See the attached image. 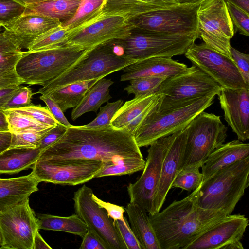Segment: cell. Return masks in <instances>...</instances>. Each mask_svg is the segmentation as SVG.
Returning a JSON list of instances; mask_svg holds the SVG:
<instances>
[{
  "label": "cell",
  "instance_id": "cell-1",
  "mask_svg": "<svg viewBox=\"0 0 249 249\" xmlns=\"http://www.w3.org/2000/svg\"><path fill=\"white\" fill-rule=\"evenodd\" d=\"M132 158L143 156L133 135L125 128L71 125L61 137L41 152L39 159L53 163L92 160L111 165Z\"/></svg>",
  "mask_w": 249,
  "mask_h": 249
},
{
  "label": "cell",
  "instance_id": "cell-2",
  "mask_svg": "<svg viewBox=\"0 0 249 249\" xmlns=\"http://www.w3.org/2000/svg\"><path fill=\"white\" fill-rule=\"evenodd\" d=\"M201 185L188 196L174 201L162 211L148 214L160 249H184L227 215L224 212L198 206Z\"/></svg>",
  "mask_w": 249,
  "mask_h": 249
},
{
  "label": "cell",
  "instance_id": "cell-3",
  "mask_svg": "<svg viewBox=\"0 0 249 249\" xmlns=\"http://www.w3.org/2000/svg\"><path fill=\"white\" fill-rule=\"evenodd\" d=\"M106 2L77 26L68 30L66 45L90 51L116 40H124L136 29L134 19L140 12L116 9Z\"/></svg>",
  "mask_w": 249,
  "mask_h": 249
},
{
  "label": "cell",
  "instance_id": "cell-4",
  "mask_svg": "<svg viewBox=\"0 0 249 249\" xmlns=\"http://www.w3.org/2000/svg\"><path fill=\"white\" fill-rule=\"evenodd\" d=\"M215 93L158 110L156 105L135 131L139 148L147 147L158 139L184 129L198 114L213 103Z\"/></svg>",
  "mask_w": 249,
  "mask_h": 249
},
{
  "label": "cell",
  "instance_id": "cell-5",
  "mask_svg": "<svg viewBox=\"0 0 249 249\" xmlns=\"http://www.w3.org/2000/svg\"><path fill=\"white\" fill-rule=\"evenodd\" d=\"M249 184V156L224 167L203 182L199 207L231 214Z\"/></svg>",
  "mask_w": 249,
  "mask_h": 249
},
{
  "label": "cell",
  "instance_id": "cell-6",
  "mask_svg": "<svg viewBox=\"0 0 249 249\" xmlns=\"http://www.w3.org/2000/svg\"><path fill=\"white\" fill-rule=\"evenodd\" d=\"M110 43L89 51L68 70L39 89L37 93L46 95L57 88L69 84L100 79L134 63L123 53H116L109 45Z\"/></svg>",
  "mask_w": 249,
  "mask_h": 249
},
{
  "label": "cell",
  "instance_id": "cell-7",
  "mask_svg": "<svg viewBox=\"0 0 249 249\" xmlns=\"http://www.w3.org/2000/svg\"><path fill=\"white\" fill-rule=\"evenodd\" d=\"M89 51L65 45L37 51H24L16 71L24 83L43 86L57 77Z\"/></svg>",
  "mask_w": 249,
  "mask_h": 249
},
{
  "label": "cell",
  "instance_id": "cell-8",
  "mask_svg": "<svg viewBox=\"0 0 249 249\" xmlns=\"http://www.w3.org/2000/svg\"><path fill=\"white\" fill-rule=\"evenodd\" d=\"M186 140L180 168L201 167L209 155L224 143L227 127L220 116L204 111L196 116L184 128Z\"/></svg>",
  "mask_w": 249,
  "mask_h": 249
},
{
  "label": "cell",
  "instance_id": "cell-9",
  "mask_svg": "<svg viewBox=\"0 0 249 249\" xmlns=\"http://www.w3.org/2000/svg\"><path fill=\"white\" fill-rule=\"evenodd\" d=\"M135 31L123 40L124 55L134 62L183 54L198 38L196 34H167L137 28Z\"/></svg>",
  "mask_w": 249,
  "mask_h": 249
},
{
  "label": "cell",
  "instance_id": "cell-10",
  "mask_svg": "<svg viewBox=\"0 0 249 249\" xmlns=\"http://www.w3.org/2000/svg\"><path fill=\"white\" fill-rule=\"evenodd\" d=\"M222 89L213 79L192 64L163 80L158 92L160 98L156 108L163 109L212 93L219 95Z\"/></svg>",
  "mask_w": 249,
  "mask_h": 249
},
{
  "label": "cell",
  "instance_id": "cell-11",
  "mask_svg": "<svg viewBox=\"0 0 249 249\" xmlns=\"http://www.w3.org/2000/svg\"><path fill=\"white\" fill-rule=\"evenodd\" d=\"M197 34L208 46L232 59L231 39L235 30L225 0H205L197 11Z\"/></svg>",
  "mask_w": 249,
  "mask_h": 249
},
{
  "label": "cell",
  "instance_id": "cell-12",
  "mask_svg": "<svg viewBox=\"0 0 249 249\" xmlns=\"http://www.w3.org/2000/svg\"><path fill=\"white\" fill-rule=\"evenodd\" d=\"M178 132L160 138L149 145L142 175L127 187L130 202L142 206L149 214L153 213V202L164 159Z\"/></svg>",
  "mask_w": 249,
  "mask_h": 249
},
{
  "label": "cell",
  "instance_id": "cell-13",
  "mask_svg": "<svg viewBox=\"0 0 249 249\" xmlns=\"http://www.w3.org/2000/svg\"><path fill=\"white\" fill-rule=\"evenodd\" d=\"M200 4L178 3L142 14L134 19L136 28L167 34H197Z\"/></svg>",
  "mask_w": 249,
  "mask_h": 249
},
{
  "label": "cell",
  "instance_id": "cell-14",
  "mask_svg": "<svg viewBox=\"0 0 249 249\" xmlns=\"http://www.w3.org/2000/svg\"><path fill=\"white\" fill-rule=\"evenodd\" d=\"M38 230V219L29 198L0 212V249H32Z\"/></svg>",
  "mask_w": 249,
  "mask_h": 249
},
{
  "label": "cell",
  "instance_id": "cell-15",
  "mask_svg": "<svg viewBox=\"0 0 249 249\" xmlns=\"http://www.w3.org/2000/svg\"><path fill=\"white\" fill-rule=\"evenodd\" d=\"M184 54L193 65L213 79L222 88L238 89L249 87L245 83L233 59L205 43H194Z\"/></svg>",
  "mask_w": 249,
  "mask_h": 249
},
{
  "label": "cell",
  "instance_id": "cell-16",
  "mask_svg": "<svg viewBox=\"0 0 249 249\" xmlns=\"http://www.w3.org/2000/svg\"><path fill=\"white\" fill-rule=\"evenodd\" d=\"M93 193L85 184L74 192L75 214L98 235L108 249H127L113 220L92 199Z\"/></svg>",
  "mask_w": 249,
  "mask_h": 249
},
{
  "label": "cell",
  "instance_id": "cell-17",
  "mask_svg": "<svg viewBox=\"0 0 249 249\" xmlns=\"http://www.w3.org/2000/svg\"><path fill=\"white\" fill-rule=\"evenodd\" d=\"M104 164L102 161L92 160L53 163L38 159L32 167L40 182L73 186L94 178Z\"/></svg>",
  "mask_w": 249,
  "mask_h": 249
},
{
  "label": "cell",
  "instance_id": "cell-18",
  "mask_svg": "<svg viewBox=\"0 0 249 249\" xmlns=\"http://www.w3.org/2000/svg\"><path fill=\"white\" fill-rule=\"evenodd\" d=\"M218 96L224 119L238 140L249 138V87L238 89L222 88Z\"/></svg>",
  "mask_w": 249,
  "mask_h": 249
},
{
  "label": "cell",
  "instance_id": "cell-19",
  "mask_svg": "<svg viewBox=\"0 0 249 249\" xmlns=\"http://www.w3.org/2000/svg\"><path fill=\"white\" fill-rule=\"evenodd\" d=\"M248 225L244 215H227L184 249H221L229 243L241 240Z\"/></svg>",
  "mask_w": 249,
  "mask_h": 249
},
{
  "label": "cell",
  "instance_id": "cell-20",
  "mask_svg": "<svg viewBox=\"0 0 249 249\" xmlns=\"http://www.w3.org/2000/svg\"><path fill=\"white\" fill-rule=\"evenodd\" d=\"M58 19L36 13L24 14L3 26V32L20 49H28L39 36L61 25Z\"/></svg>",
  "mask_w": 249,
  "mask_h": 249
},
{
  "label": "cell",
  "instance_id": "cell-21",
  "mask_svg": "<svg viewBox=\"0 0 249 249\" xmlns=\"http://www.w3.org/2000/svg\"><path fill=\"white\" fill-rule=\"evenodd\" d=\"M186 140L185 129L177 133L164 159L160 181L153 202V213H158L162 208L167 195L178 173L184 152Z\"/></svg>",
  "mask_w": 249,
  "mask_h": 249
},
{
  "label": "cell",
  "instance_id": "cell-22",
  "mask_svg": "<svg viewBox=\"0 0 249 249\" xmlns=\"http://www.w3.org/2000/svg\"><path fill=\"white\" fill-rule=\"evenodd\" d=\"M185 64L170 57H152L132 63L122 70L121 81L144 77H160L165 78L177 74L187 68Z\"/></svg>",
  "mask_w": 249,
  "mask_h": 249
},
{
  "label": "cell",
  "instance_id": "cell-23",
  "mask_svg": "<svg viewBox=\"0 0 249 249\" xmlns=\"http://www.w3.org/2000/svg\"><path fill=\"white\" fill-rule=\"evenodd\" d=\"M249 156V143H243L238 140L223 143L209 155L201 167L203 182L218 170Z\"/></svg>",
  "mask_w": 249,
  "mask_h": 249
},
{
  "label": "cell",
  "instance_id": "cell-24",
  "mask_svg": "<svg viewBox=\"0 0 249 249\" xmlns=\"http://www.w3.org/2000/svg\"><path fill=\"white\" fill-rule=\"evenodd\" d=\"M39 183L32 171L17 178H0V212L28 198L38 190Z\"/></svg>",
  "mask_w": 249,
  "mask_h": 249
},
{
  "label": "cell",
  "instance_id": "cell-25",
  "mask_svg": "<svg viewBox=\"0 0 249 249\" xmlns=\"http://www.w3.org/2000/svg\"><path fill=\"white\" fill-rule=\"evenodd\" d=\"M130 228L142 249H160L146 211L136 203L130 202L124 208Z\"/></svg>",
  "mask_w": 249,
  "mask_h": 249
},
{
  "label": "cell",
  "instance_id": "cell-26",
  "mask_svg": "<svg viewBox=\"0 0 249 249\" xmlns=\"http://www.w3.org/2000/svg\"><path fill=\"white\" fill-rule=\"evenodd\" d=\"M39 148H9L0 153V174H13L26 170L39 159Z\"/></svg>",
  "mask_w": 249,
  "mask_h": 249
},
{
  "label": "cell",
  "instance_id": "cell-27",
  "mask_svg": "<svg viewBox=\"0 0 249 249\" xmlns=\"http://www.w3.org/2000/svg\"><path fill=\"white\" fill-rule=\"evenodd\" d=\"M159 92L134 97L126 101L117 110L111 121V126L116 129H123L145 109L158 103Z\"/></svg>",
  "mask_w": 249,
  "mask_h": 249
},
{
  "label": "cell",
  "instance_id": "cell-28",
  "mask_svg": "<svg viewBox=\"0 0 249 249\" xmlns=\"http://www.w3.org/2000/svg\"><path fill=\"white\" fill-rule=\"evenodd\" d=\"M113 83L110 79L103 78L98 80L87 91L79 104L73 108L71 119L75 120L87 112H97L102 104L112 98L109 88Z\"/></svg>",
  "mask_w": 249,
  "mask_h": 249
},
{
  "label": "cell",
  "instance_id": "cell-29",
  "mask_svg": "<svg viewBox=\"0 0 249 249\" xmlns=\"http://www.w3.org/2000/svg\"><path fill=\"white\" fill-rule=\"evenodd\" d=\"M82 0H45L26 4L24 14H39L64 22L74 16Z\"/></svg>",
  "mask_w": 249,
  "mask_h": 249
},
{
  "label": "cell",
  "instance_id": "cell-30",
  "mask_svg": "<svg viewBox=\"0 0 249 249\" xmlns=\"http://www.w3.org/2000/svg\"><path fill=\"white\" fill-rule=\"evenodd\" d=\"M99 80H89L69 84L53 89L46 95L53 100L64 112L68 109L76 107L87 91Z\"/></svg>",
  "mask_w": 249,
  "mask_h": 249
},
{
  "label": "cell",
  "instance_id": "cell-31",
  "mask_svg": "<svg viewBox=\"0 0 249 249\" xmlns=\"http://www.w3.org/2000/svg\"><path fill=\"white\" fill-rule=\"evenodd\" d=\"M37 217L39 230L64 231L82 238L88 231L86 224L76 214L67 217L39 214Z\"/></svg>",
  "mask_w": 249,
  "mask_h": 249
},
{
  "label": "cell",
  "instance_id": "cell-32",
  "mask_svg": "<svg viewBox=\"0 0 249 249\" xmlns=\"http://www.w3.org/2000/svg\"><path fill=\"white\" fill-rule=\"evenodd\" d=\"M68 30L62 24L37 37L29 46L30 52L41 51L64 46L68 39Z\"/></svg>",
  "mask_w": 249,
  "mask_h": 249
},
{
  "label": "cell",
  "instance_id": "cell-33",
  "mask_svg": "<svg viewBox=\"0 0 249 249\" xmlns=\"http://www.w3.org/2000/svg\"><path fill=\"white\" fill-rule=\"evenodd\" d=\"M179 3L176 0H106V5L116 9H128L144 13Z\"/></svg>",
  "mask_w": 249,
  "mask_h": 249
},
{
  "label": "cell",
  "instance_id": "cell-34",
  "mask_svg": "<svg viewBox=\"0 0 249 249\" xmlns=\"http://www.w3.org/2000/svg\"><path fill=\"white\" fill-rule=\"evenodd\" d=\"M145 161L143 158L124 159L116 164L104 165L96 174L94 178L110 176H121L131 174L143 170Z\"/></svg>",
  "mask_w": 249,
  "mask_h": 249
},
{
  "label": "cell",
  "instance_id": "cell-35",
  "mask_svg": "<svg viewBox=\"0 0 249 249\" xmlns=\"http://www.w3.org/2000/svg\"><path fill=\"white\" fill-rule=\"evenodd\" d=\"M4 111L8 122L9 131L11 133L29 130H45L53 127L14 110L7 109Z\"/></svg>",
  "mask_w": 249,
  "mask_h": 249
},
{
  "label": "cell",
  "instance_id": "cell-36",
  "mask_svg": "<svg viewBox=\"0 0 249 249\" xmlns=\"http://www.w3.org/2000/svg\"><path fill=\"white\" fill-rule=\"evenodd\" d=\"M23 53L3 31L0 32V69H15Z\"/></svg>",
  "mask_w": 249,
  "mask_h": 249
},
{
  "label": "cell",
  "instance_id": "cell-37",
  "mask_svg": "<svg viewBox=\"0 0 249 249\" xmlns=\"http://www.w3.org/2000/svg\"><path fill=\"white\" fill-rule=\"evenodd\" d=\"M165 78L144 77L130 80V84L124 88L128 94H133L134 97L154 94L159 92L161 83Z\"/></svg>",
  "mask_w": 249,
  "mask_h": 249
},
{
  "label": "cell",
  "instance_id": "cell-38",
  "mask_svg": "<svg viewBox=\"0 0 249 249\" xmlns=\"http://www.w3.org/2000/svg\"><path fill=\"white\" fill-rule=\"evenodd\" d=\"M198 166L184 168L177 175L172 187L179 188L187 191H194L203 182V176Z\"/></svg>",
  "mask_w": 249,
  "mask_h": 249
},
{
  "label": "cell",
  "instance_id": "cell-39",
  "mask_svg": "<svg viewBox=\"0 0 249 249\" xmlns=\"http://www.w3.org/2000/svg\"><path fill=\"white\" fill-rule=\"evenodd\" d=\"M50 129L29 130L12 133L11 142L9 148L19 147L37 148L42 137Z\"/></svg>",
  "mask_w": 249,
  "mask_h": 249
},
{
  "label": "cell",
  "instance_id": "cell-40",
  "mask_svg": "<svg viewBox=\"0 0 249 249\" xmlns=\"http://www.w3.org/2000/svg\"><path fill=\"white\" fill-rule=\"evenodd\" d=\"M106 2V0H82L74 16L63 22L62 26L71 29L83 21L89 15Z\"/></svg>",
  "mask_w": 249,
  "mask_h": 249
},
{
  "label": "cell",
  "instance_id": "cell-41",
  "mask_svg": "<svg viewBox=\"0 0 249 249\" xmlns=\"http://www.w3.org/2000/svg\"><path fill=\"white\" fill-rule=\"evenodd\" d=\"M123 104V100L122 99L107 103L105 106L100 107L99 113L92 121L84 126L89 128H101L110 126L113 116Z\"/></svg>",
  "mask_w": 249,
  "mask_h": 249
},
{
  "label": "cell",
  "instance_id": "cell-42",
  "mask_svg": "<svg viewBox=\"0 0 249 249\" xmlns=\"http://www.w3.org/2000/svg\"><path fill=\"white\" fill-rule=\"evenodd\" d=\"M26 5L17 0H0V23L2 27L24 14Z\"/></svg>",
  "mask_w": 249,
  "mask_h": 249
},
{
  "label": "cell",
  "instance_id": "cell-43",
  "mask_svg": "<svg viewBox=\"0 0 249 249\" xmlns=\"http://www.w3.org/2000/svg\"><path fill=\"white\" fill-rule=\"evenodd\" d=\"M28 115L36 121L52 127L58 123L47 107L40 105H33L17 109H10Z\"/></svg>",
  "mask_w": 249,
  "mask_h": 249
},
{
  "label": "cell",
  "instance_id": "cell-44",
  "mask_svg": "<svg viewBox=\"0 0 249 249\" xmlns=\"http://www.w3.org/2000/svg\"><path fill=\"white\" fill-rule=\"evenodd\" d=\"M226 3L234 27L240 34L249 36V14L228 2Z\"/></svg>",
  "mask_w": 249,
  "mask_h": 249
},
{
  "label": "cell",
  "instance_id": "cell-45",
  "mask_svg": "<svg viewBox=\"0 0 249 249\" xmlns=\"http://www.w3.org/2000/svg\"><path fill=\"white\" fill-rule=\"evenodd\" d=\"M33 93L28 87L19 86L15 93L1 109H17L31 106Z\"/></svg>",
  "mask_w": 249,
  "mask_h": 249
},
{
  "label": "cell",
  "instance_id": "cell-46",
  "mask_svg": "<svg viewBox=\"0 0 249 249\" xmlns=\"http://www.w3.org/2000/svg\"><path fill=\"white\" fill-rule=\"evenodd\" d=\"M113 223L122 236L127 249H142L125 217L124 220H113Z\"/></svg>",
  "mask_w": 249,
  "mask_h": 249
},
{
  "label": "cell",
  "instance_id": "cell-47",
  "mask_svg": "<svg viewBox=\"0 0 249 249\" xmlns=\"http://www.w3.org/2000/svg\"><path fill=\"white\" fill-rule=\"evenodd\" d=\"M231 53L245 83L249 86V55L231 47Z\"/></svg>",
  "mask_w": 249,
  "mask_h": 249
},
{
  "label": "cell",
  "instance_id": "cell-48",
  "mask_svg": "<svg viewBox=\"0 0 249 249\" xmlns=\"http://www.w3.org/2000/svg\"><path fill=\"white\" fill-rule=\"evenodd\" d=\"M68 126L58 123L49 130L40 141L38 148L42 151L55 142L65 133Z\"/></svg>",
  "mask_w": 249,
  "mask_h": 249
},
{
  "label": "cell",
  "instance_id": "cell-49",
  "mask_svg": "<svg viewBox=\"0 0 249 249\" xmlns=\"http://www.w3.org/2000/svg\"><path fill=\"white\" fill-rule=\"evenodd\" d=\"M92 198L99 207L107 211V215L113 220L124 219L125 209L124 207L105 202L97 197L94 193L92 194Z\"/></svg>",
  "mask_w": 249,
  "mask_h": 249
},
{
  "label": "cell",
  "instance_id": "cell-50",
  "mask_svg": "<svg viewBox=\"0 0 249 249\" xmlns=\"http://www.w3.org/2000/svg\"><path fill=\"white\" fill-rule=\"evenodd\" d=\"M80 249H108L98 235L89 227L82 237Z\"/></svg>",
  "mask_w": 249,
  "mask_h": 249
},
{
  "label": "cell",
  "instance_id": "cell-51",
  "mask_svg": "<svg viewBox=\"0 0 249 249\" xmlns=\"http://www.w3.org/2000/svg\"><path fill=\"white\" fill-rule=\"evenodd\" d=\"M23 83V81L18 75L16 69H0V89L17 87Z\"/></svg>",
  "mask_w": 249,
  "mask_h": 249
},
{
  "label": "cell",
  "instance_id": "cell-52",
  "mask_svg": "<svg viewBox=\"0 0 249 249\" xmlns=\"http://www.w3.org/2000/svg\"><path fill=\"white\" fill-rule=\"evenodd\" d=\"M39 98L45 103L49 111L59 123L68 127L71 125L59 106L53 100L46 95H42Z\"/></svg>",
  "mask_w": 249,
  "mask_h": 249
},
{
  "label": "cell",
  "instance_id": "cell-53",
  "mask_svg": "<svg viewBox=\"0 0 249 249\" xmlns=\"http://www.w3.org/2000/svg\"><path fill=\"white\" fill-rule=\"evenodd\" d=\"M19 86L0 89V109L4 106L15 93Z\"/></svg>",
  "mask_w": 249,
  "mask_h": 249
},
{
  "label": "cell",
  "instance_id": "cell-54",
  "mask_svg": "<svg viewBox=\"0 0 249 249\" xmlns=\"http://www.w3.org/2000/svg\"><path fill=\"white\" fill-rule=\"evenodd\" d=\"M12 133L0 132V153L8 149L11 145Z\"/></svg>",
  "mask_w": 249,
  "mask_h": 249
},
{
  "label": "cell",
  "instance_id": "cell-55",
  "mask_svg": "<svg viewBox=\"0 0 249 249\" xmlns=\"http://www.w3.org/2000/svg\"><path fill=\"white\" fill-rule=\"evenodd\" d=\"M32 249H52L37 231L34 236Z\"/></svg>",
  "mask_w": 249,
  "mask_h": 249
},
{
  "label": "cell",
  "instance_id": "cell-56",
  "mask_svg": "<svg viewBox=\"0 0 249 249\" xmlns=\"http://www.w3.org/2000/svg\"><path fill=\"white\" fill-rule=\"evenodd\" d=\"M249 14V0H225Z\"/></svg>",
  "mask_w": 249,
  "mask_h": 249
},
{
  "label": "cell",
  "instance_id": "cell-57",
  "mask_svg": "<svg viewBox=\"0 0 249 249\" xmlns=\"http://www.w3.org/2000/svg\"><path fill=\"white\" fill-rule=\"evenodd\" d=\"M7 131H10L7 117L4 111L0 109V132Z\"/></svg>",
  "mask_w": 249,
  "mask_h": 249
},
{
  "label": "cell",
  "instance_id": "cell-58",
  "mask_svg": "<svg viewBox=\"0 0 249 249\" xmlns=\"http://www.w3.org/2000/svg\"><path fill=\"white\" fill-rule=\"evenodd\" d=\"M221 249H244V247L240 240H238L229 243Z\"/></svg>",
  "mask_w": 249,
  "mask_h": 249
},
{
  "label": "cell",
  "instance_id": "cell-59",
  "mask_svg": "<svg viewBox=\"0 0 249 249\" xmlns=\"http://www.w3.org/2000/svg\"><path fill=\"white\" fill-rule=\"evenodd\" d=\"M179 3H199L205 0H176Z\"/></svg>",
  "mask_w": 249,
  "mask_h": 249
},
{
  "label": "cell",
  "instance_id": "cell-60",
  "mask_svg": "<svg viewBox=\"0 0 249 249\" xmlns=\"http://www.w3.org/2000/svg\"><path fill=\"white\" fill-rule=\"evenodd\" d=\"M17 0L25 5H26L27 4L36 3V2L44 1L45 0Z\"/></svg>",
  "mask_w": 249,
  "mask_h": 249
},
{
  "label": "cell",
  "instance_id": "cell-61",
  "mask_svg": "<svg viewBox=\"0 0 249 249\" xmlns=\"http://www.w3.org/2000/svg\"><path fill=\"white\" fill-rule=\"evenodd\" d=\"M1 236L0 232V247L1 246Z\"/></svg>",
  "mask_w": 249,
  "mask_h": 249
},
{
  "label": "cell",
  "instance_id": "cell-62",
  "mask_svg": "<svg viewBox=\"0 0 249 249\" xmlns=\"http://www.w3.org/2000/svg\"><path fill=\"white\" fill-rule=\"evenodd\" d=\"M2 27V24L0 23V32L1 31Z\"/></svg>",
  "mask_w": 249,
  "mask_h": 249
}]
</instances>
